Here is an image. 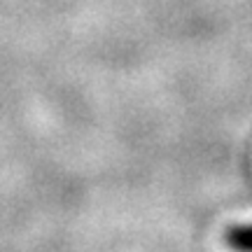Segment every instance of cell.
<instances>
[{
	"label": "cell",
	"mask_w": 252,
	"mask_h": 252,
	"mask_svg": "<svg viewBox=\"0 0 252 252\" xmlns=\"http://www.w3.org/2000/svg\"><path fill=\"white\" fill-rule=\"evenodd\" d=\"M226 245L234 252H252V224H236L226 231Z\"/></svg>",
	"instance_id": "6da1fadb"
}]
</instances>
